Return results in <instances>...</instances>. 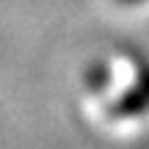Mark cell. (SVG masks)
Wrapping results in <instances>:
<instances>
[{"mask_svg":"<svg viewBox=\"0 0 149 149\" xmlns=\"http://www.w3.org/2000/svg\"><path fill=\"white\" fill-rule=\"evenodd\" d=\"M122 3H138V0H122Z\"/></svg>","mask_w":149,"mask_h":149,"instance_id":"6da1fadb","label":"cell"}]
</instances>
